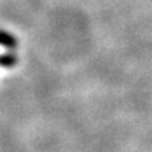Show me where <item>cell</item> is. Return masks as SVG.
Masks as SVG:
<instances>
[{"label": "cell", "instance_id": "1", "mask_svg": "<svg viewBox=\"0 0 152 152\" xmlns=\"http://www.w3.org/2000/svg\"><path fill=\"white\" fill-rule=\"evenodd\" d=\"M18 39L14 37L12 34L4 31V30H0V46L6 47L8 50H15L18 47Z\"/></svg>", "mask_w": 152, "mask_h": 152}, {"label": "cell", "instance_id": "2", "mask_svg": "<svg viewBox=\"0 0 152 152\" xmlns=\"http://www.w3.org/2000/svg\"><path fill=\"white\" fill-rule=\"evenodd\" d=\"M18 63V57L14 53L0 54V66L1 67H14Z\"/></svg>", "mask_w": 152, "mask_h": 152}]
</instances>
